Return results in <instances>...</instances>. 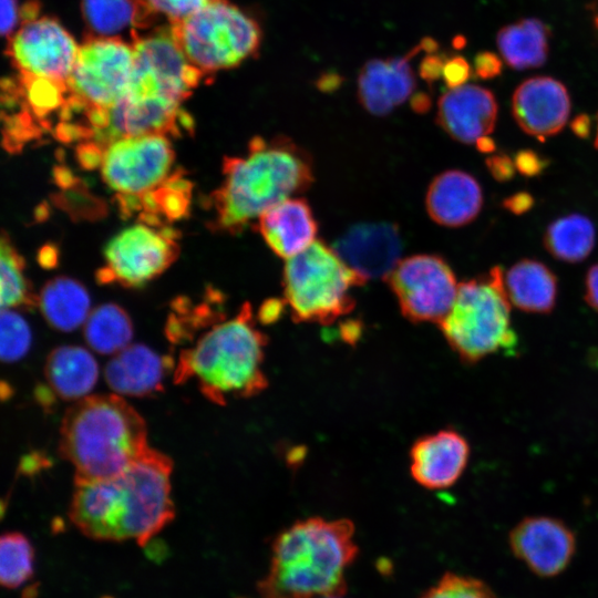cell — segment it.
Instances as JSON below:
<instances>
[{
  "mask_svg": "<svg viewBox=\"0 0 598 598\" xmlns=\"http://www.w3.org/2000/svg\"><path fill=\"white\" fill-rule=\"evenodd\" d=\"M363 283L322 240L288 258L282 271L283 301L298 322L330 324L348 315L354 308L352 290Z\"/></svg>",
  "mask_w": 598,
  "mask_h": 598,
  "instance_id": "obj_7",
  "label": "cell"
},
{
  "mask_svg": "<svg viewBox=\"0 0 598 598\" xmlns=\"http://www.w3.org/2000/svg\"><path fill=\"white\" fill-rule=\"evenodd\" d=\"M532 205V197L528 194H518L505 202V206L514 213H523Z\"/></svg>",
  "mask_w": 598,
  "mask_h": 598,
  "instance_id": "obj_44",
  "label": "cell"
},
{
  "mask_svg": "<svg viewBox=\"0 0 598 598\" xmlns=\"http://www.w3.org/2000/svg\"><path fill=\"white\" fill-rule=\"evenodd\" d=\"M548 29L538 19H524L501 29L497 47L505 62L517 70L544 64L548 54Z\"/></svg>",
  "mask_w": 598,
  "mask_h": 598,
  "instance_id": "obj_28",
  "label": "cell"
},
{
  "mask_svg": "<svg viewBox=\"0 0 598 598\" xmlns=\"http://www.w3.org/2000/svg\"><path fill=\"white\" fill-rule=\"evenodd\" d=\"M483 194L477 181L463 171L442 172L431 182L425 197L430 217L446 227H460L478 215Z\"/></svg>",
  "mask_w": 598,
  "mask_h": 598,
  "instance_id": "obj_23",
  "label": "cell"
},
{
  "mask_svg": "<svg viewBox=\"0 0 598 598\" xmlns=\"http://www.w3.org/2000/svg\"><path fill=\"white\" fill-rule=\"evenodd\" d=\"M223 182L212 195L218 230L239 234L252 220L315 179L310 154L291 138L255 136L245 155L225 157Z\"/></svg>",
  "mask_w": 598,
  "mask_h": 598,
  "instance_id": "obj_2",
  "label": "cell"
},
{
  "mask_svg": "<svg viewBox=\"0 0 598 598\" xmlns=\"http://www.w3.org/2000/svg\"><path fill=\"white\" fill-rule=\"evenodd\" d=\"M172 471V460L150 447L114 477L75 484L69 517L89 538L145 546L175 516Z\"/></svg>",
  "mask_w": 598,
  "mask_h": 598,
  "instance_id": "obj_1",
  "label": "cell"
},
{
  "mask_svg": "<svg viewBox=\"0 0 598 598\" xmlns=\"http://www.w3.org/2000/svg\"><path fill=\"white\" fill-rule=\"evenodd\" d=\"M266 347L267 336L256 327L246 302L236 316L215 322L194 347L182 351L174 381L195 379L203 395L219 405L255 396L268 385L262 368Z\"/></svg>",
  "mask_w": 598,
  "mask_h": 598,
  "instance_id": "obj_5",
  "label": "cell"
},
{
  "mask_svg": "<svg viewBox=\"0 0 598 598\" xmlns=\"http://www.w3.org/2000/svg\"><path fill=\"white\" fill-rule=\"evenodd\" d=\"M508 544L513 555L540 578L564 573L576 551L574 532L550 516L525 517L511 530Z\"/></svg>",
  "mask_w": 598,
  "mask_h": 598,
  "instance_id": "obj_16",
  "label": "cell"
},
{
  "mask_svg": "<svg viewBox=\"0 0 598 598\" xmlns=\"http://www.w3.org/2000/svg\"><path fill=\"white\" fill-rule=\"evenodd\" d=\"M133 337L132 321L120 306L104 303L94 309L84 323L89 347L100 354H115L128 346Z\"/></svg>",
  "mask_w": 598,
  "mask_h": 598,
  "instance_id": "obj_30",
  "label": "cell"
},
{
  "mask_svg": "<svg viewBox=\"0 0 598 598\" xmlns=\"http://www.w3.org/2000/svg\"><path fill=\"white\" fill-rule=\"evenodd\" d=\"M166 135L123 137L102 150L100 167L104 182L121 198L123 208H136L138 198L161 186L174 163Z\"/></svg>",
  "mask_w": 598,
  "mask_h": 598,
  "instance_id": "obj_10",
  "label": "cell"
},
{
  "mask_svg": "<svg viewBox=\"0 0 598 598\" xmlns=\"http://www.w3.org/2000/svg\"><path fill=\"white\" fill-rule=\"evenodd\" d=\"M31 330L27 321L12 309H1L0 355L6 363L22 359L31 346Z\"/></svg>",
  "mask_w": 598,
  "mask_h": 598,
  "instance_id": "obj_34",
  "label": "cell"
},
{
  "mask_svg": "<svg viewBox=\"0 0 598 598\" xmlns=\"http://www.w3.org/2000/svg\"><path fill=\"white\" fill-rule=\"evenodd\" d=\"M354 525L347 518L308 517L272 542L270 565L257 584L261 598L344 596L346 571L358 556Z\"/></svg>",
  "mask_w": 598,
  "mask_h": 598,
  "instance_id": "obj_3",
  "label": "cell"
},
{
  "mask_svg": "<svg viewBox=\"0 0 598 598\" xmlns=\"http://www.w3.org/2000/svg\"><path fill=\"white\" fill-rule=\"evenodd\" d=\"M17 0H1V34L10 37L20 19Z\"/></svg>",
  "mask_w": 598,
  "mask_h": 598,
  "instance_id": "obj_40",
  "label": "cell"
},
{
  "mask_svg": "<svg viewBox=\"0 0 598 598\" xmlns=\"http://www.w3.org/2000/svg\"><path fill=\"white\" fill-rule=\"evenodd\" d=\"M512 111L524 132L544 140L565 126L570 112V100L559 81L549 76H534L515 90Z\"/></svg>",
  "mask_w": 598,
  "mask_h": 598,
  "instance_id": "obj_20",
  "label": "cell"
},
{
  "mask_svg": "<svg viewBox=\"0 0 598 598\" xmlns=\"http://www.w3.org/2000/svg\"><path fill=\"white\" fill-rule=\"evenodd\" d=\"M134 63V48L118 37H89L80 47L68 81L65 115L106 111L127 94Z\"/></svg>",
  "mask_w": 598,
  "mask_h": 598,
  "instance_id": "obj_9",
  "label": "cell"
},
{
  "mask_svg": "<svg viewBox=\"0 0 598 598\" xmlns=\"http://www.w3.org/2000/svg\"><path fill=\"white\" fill-rule=\"evenodd\" d=\"M468 458L467 440L453 429H444L414 442L410 450V472L419 485L443 489L457 482Z\"/></svg>",
  "mask_w": 598,
  "mask_h": 598,
  "instance_id": "obj_18",
  "label": "cell"
},
{
  "mask_svg": "<svg viewBox=\"0 0 598 598\" xmlns=\"http://www.w3.org/2000/svg\"><path fill=\"white\" fill-rule=\"evenodd\" d=\"M431 105L430 99L424 93H419L412 100V106L415 112H425Z\"/></svg>",
  "mask_w": 598,
  "mask_h": 598,
  "instance_id": "obj_45",
  "label": "cell"
},
{
  "mask_svg": "<svg viewBox=\"0 0 598 598\" xmlns=\"http://www.w3.org/2000/svg\"><path fill=\"white\" fill-rule=\"evenodd\" d=\"M332 248L365 283L388 278L401 260L403 240L395 224L360 223L342 234Z\"/></svg>",
  "mask_w": 598,
  "mask_h": 598,
  "instance_id": "obj_17",
  "label": "cell"
},
{
  "mask_svg": "<svg viewBox=\"0 0 598 598\" xmlns=\"http://www.w3.org/2000/svg\"><path fill=\"white\" fill-rule=\"evenodd\" d=\"M585 299L592 309L598 311V264L594 265L587 272Z\"/></svg>",
  "mask_w": 598,
  "mask_h": 598,
  "instance_id": "obj_41",
  "label": "cell"
},
{
  "mask_svg": "<svg viewBox=\"0 0 598 598\" xmlns=\"http://www.w3.org/2000/svg\"><path fill=\"white\" fill-rule=\"evenodd\" d=\"M81 12L91 37L114 38L136 30V6L133 0H82Z\"/></svg>",
  "mask_w": 598,
  "mask_h": 598,
  "instance_id": "obj_31",
  "label": "cell"
},
{
  "mask_svg": "<svg viewBox=\"0 0 598 598\" xmlns=\"http://www.w3.org/2000/svg\"><path fill=\"white\" fill-rule=\"evenodd\" d=\"M475 72L481 79H492L502 71V62L492 52H481L474 60Z\"/></svg>",
  "mask_w": 598,
  "mask_h": 598,
  "instance_id": "obj_38",
  "label": "cell"
},
{
  "mask_svg": "<svg viewBox=\"0 0 598 598\" xmlns=\"http://www.w3.org/2000/svg\"><path fill=\"white\" fill-rule=\"evenodd\" d=\"M421 50L420 42L403 56L372 59L362 66L357 96L370 114L388 115L412 95L416 82L410 61Z\"/></svg>",
  "mask_w": 598,
  "mask_h": 598,
  "instance_id": "obj_19",
  "label": "cell"
},
{
  "mask_svg": "<svg viewBox=\"0 0 598 598\" xmlns=\"http://www.w3.org/2000/svg\"><path fill=\"white\" fill-rule=\"evenodd\" d=\"M573 126L577 134L585 135V133H588L589 121L586 116H581L574 122Z\"/></svg>",
  "mask_w": 598,
  "mask_h": 598,
  "instance_id": "obj_46",
  "label": "cell"
},
{
  "mask_svg": "<svg viewBox=\"0 0 598 598\" xmlns=\"http://www.w3.org/2000/svg\"><path fill=\"white\" fill-rule=\"evenodd\" d=\"M38 303L48 323L60 331H72L85 323L90 315L86 289L68 277L50 280L42 289Z\"/></svg>",
  "mask_w": 598,
  "mask_h": 598,
  "instance_id": "obj_27",
  "label": "cell"
},
{
  "mask_svg": "<svg viewBox=\"0 0 598 598\" xmlns=\"http://www.w3.org/2000/svg\"><path fill=\"white\" fill-rule=\"evenodd\" d=\"M497 103L493 93L474 84L450 89L437 102L436 122L452 138L477 144L494 130Z\"/></svg>",
  "mask_w": 598,
  "mask_h": 598,
  "instance_id": "obj_21",
  "label": "cell"
},
{
  "mask_svg": "<svg viewBox=\"0 0 598 598\" xmlns=\"http://www.w3.org/2000/svg\"><path fill=\"white\" fill-rule=\"evenodd\" d=\"M598 124V122H597ZM595 146L598 148V125H597V135H596V140H595Z\"/></svg>",
  "mask_w": 598,
  "mask_h": 598,
  "instance_id": "obj_49",
  "label": "cell"
},
{
  "mask_svg": "<svg viewBox=\"0 0 598 598\" xmlns=\"http://www.w3.org/2000/svg\"><path fill=\"white\" fill-rule=\"evenodd\" d=\"M34 573V549L21 533H4L0 539V581L6 588H18Z\"/></svg>",
  "mask_w": 598,
  "mask_h": 598,
  "instance_id": "obj_32",
  "label": "cell"
},
{
  "mask_svg": "<svg viewBox=\"0 0 598 598\" xmlns=\"http://www.w3.org/2000/svg\"><path fill=\"white\" fill-rule=\"evenodd\" d=\"M192 121L181 109V102L166 97H124L97 115L91 142L101 150L113 141L150 134H178Z\"/></svg>",
  "mask_w": 598,
  "mask_h": 598,
  "instance_id": "obj_15",
  "label": "cell"
},
{
  "mask_svg": "<svg viewBox=\"0 0 598 598\" xmlns=\"http://www.w3.org/2000/svg\"><path fill=\"white\" fill-rule=\"evenodd\" d=\"M324 598H344V596H330V597H324Z\"/></svg>",
  "mask_w": 598,
  "mask_h": 598,
  "instance_id": "obj_50",
  "label": "cell"
},
{
  "mask_svg": "<svg viewBox=\"0 0 598 598\" xmlns=\"http://www.w3.org/2000/svg\"><path fill=\"white\" fill-rule=\"evenodd\" d=\"M173 361L144 344H128L107 362L104 377L118 395L146 396L163 390Z\"/></svg>",
  "mask_w": 598,
  "mask_h": 598,
  "instance_id": "obj_24",
  "label": "cell"
},
{
  "mask_svg": "<svg viewBox=\"0 0 598 598\" xmlns=\"http://www.w3.org/2000/svg\"><path fill=\"white\" fill-rule=\"evenodd\" d=\"M504 275L494 267L487 276L458 285L455 300L437 324L452 350L468 364L516 344Z\"/></svg>",
  "mask_w": 598,
  "mask_h": 598,
  "instance_id": "obj_6",
  "label": "cell"
},
{
  "mask_svg": "<svg viewBox=\"0 0 598 598\" xmlns=\"http://www.w3.org/2000/svg\"><path fill=\"white\" fill-rule=\"evenodd\" d=\"M169 24L184 55L204 74L256 56L262 40L259 23L228 0H210Z\"/></svg>",
  "mask_w": 598,
  "mask_h": 598,
  "instance_id": "obj_8",
  "label": "cell"
},
{
  "mask_svg": "<svg viewBox=\"0 0 598 598\" xmlns=\"http://www.w3.org/2000/svg\"><path fill=\"white\" fill-rule=\"evenodd\" d=\"M258 230L268 247L281 258H291L315 240L318 223L305 198H287L258 218Z\"/></svg>",
  "mask_w": 598,
  "mask_h": 598,
  "instance_id": "obj_22",
  "label": "cell"
},
{
  "mask_svg": "<svg viewBox=\"0 0 598 598\" xmlns=\"http://www.w3.org/2000/svg\"><path fill=\"white\" fill-rule=\"evenodd\" d=\"M596 230L589 218L570 214L553 221L544 235L546 249L555 258L578 262L585 259L595 245Z\"/></svg>",
  "mask_w": 598,
  "mask_h": 598,
  "instance_id": "obj_29",
  "label": "cell"
},
{
  "mask_svg": "<svg viewBox=\"0 0 598 598\" xmlns=\"http://www.w3.org/2000/svg\"><path fill=\"white\" fill-rule=\"evenodd\" d=\"M102 598H112V597L105 596V597H102Z\"/></svg>",
  "mask_w": 598,
  "mask_h": 598,
  "instance_id": "obj_51",
  "label": "cell"
},
{
  "mask_svg": "<svg viewBox=\"0 0 598 598\" xmlns=\"http://www.w3.org/2000/svg\"><path fill=\"white\" fill-rule=\"evenodd\" d=\"M445 61L443 55L435 52L427 53L420 64V76L427 83L439 80L442 78Z\"/></svg>",
  "mask_w": 598,
  "mask_h": 598,
  "instance_id": "obj_39",
  "label": "cell"
},
{
  "mask_svg": "<svg viewBox=\"0 0 598 598\" xmlns=\"http://www.w3.org/2000/svg\"><path fill=\"white\" fill-rule=\"evenodd\" d=\"M488 166L496 178H508L514 171L513 163L505 156L489 158Z\"/></svg>",
  "mask_w": 598,
  "mask_h": 598,
  "instance_id": "obj_43",
  "label": "cell"
},
{
  "mask_svg": "<svg viewBox=\"0 0 598 598\" xmlns=\"http://www.w3.org/2000/svg\"><path fill=\"white\" fill-rule=\"evenodd\" d=\"M132 44L134 63L128 97L153 96L182 102L205 75L184 55L169 23L146 35L136 32Z\"/></svg>",
  "mask_w": 598,
  "mask_h": 598,
  "instance_id": "obj_11",
  "label": "cell"
},
{
  "mask_svg": "<svg viewBox=\"0 0 598 598\" xmlns=\"http://www.w3.org/2000/svg\"><path fill=\"white\" fill-rule=\"evenodd\" d=\"M338 82V75L337 74H326L319 80V87L321 89H329L330 84L337 85Z\"/></svg>",
  "mask_w": 598,
  "mask_h": 598,
  "instance_id": "obj_47",
  "label": "cell"
},
{
  "mask_svg": "<svg viewBox=\"0 0 598 598\" xmlns=\"http://www.w3.org/2000/svg\"><path fill=\"white\" fill-rule=\"evenodd\" d=\"M504 287L509 302L523 311L548 313L556 303V276L537 260L522 259L513 265L504 275Z\"/></svg>",
  "mask_w": 598,
  "mask_h": 598,
  "instance_id": "obj_26",
  "label": "cell"
},
{
  "mask_svg": "<svg viewBox=\"0 0 598 598\" xmlns=\"http://www.w3.org/2000/svg\"><path fill=\"white\" fill-rule=\"evenodd\" d=\"M79 45L54 19L34 18L9 39L7 53L20 79L68 84Z\"/></svg>",
  "mask_w": 598,
  "mask_h": 598,
  "instance_id": "obj_14",
  "label": "cell"
},
{
  "mask_svg": "<svg viewBox=\"0 0 598 598\" xmlns=\"http://www.w3.org/2000/svg\"><path fill=\"white\" fill-rule=\"evenodd\" d=\"M471 75L468 62L460 55L446 59L442 78L448 89H455L465 84Z\"/></svg>",
  "mask_w": 598,
  "mask_h": 598,
  "instance_id": "obj_37",
  "label": "cell"
},
{
  "mask_svg": "<svg viewBox=\"0 0 598 598\" xmlns=\"http://www.w3.org/2000/svg\"><path fill=\"white\" fill-rule=\"evenodd\" d=\"M159 225L136 224L115 235L104 249L101 282L141 287L168 268L178 255L177 234Z\"/></svg>",
  "mask_w": 598,
  "mask_h": 598,
  "instance_id": "obj_12",
  "label": "cell"
},
{
  "mask_svg": "<svg viewBox=\"0 0 598 598\" xmlns=\"http://www.w3.org/2000/svg\"><path fill=\"white\" fill-rule=\"evenodd\" d=\"M44 375L51 392L62 400L78 401L94 388L99 378V365L85 348L62 346L48 355Z\"/></svg>",
  "mask_w": 598,
  "mask_h": 598,
  "instance_id": "obj_25",
  "label": "cell"
},
{
  "mask_svg": "<svg viewBox=\"0 0 598 598\" xmlns=\"http://www.w3.org/2000/svg\"><path fill=\"white\" fill-rule=\"evenodd\" d=\"M419 598H497V596L483 580L448 571Z\"/></svg>",
  "mask_w": 598,
  "mask_h": 598,
  "instance_id": "obj_35",
  "label": "cell"
},
{
  "mask_svg": "<svg viewBox=\"0 0 598 598\" xmlns=\"http://www.w3.org/2000/svg\"><path fill=\"white\" fill-rule=\"evenodd\" d=\"M1 309L31 307L37 301L24 277V262L10 239L3 234L0 246Z\"/></svg>",
  "mask_w": 598,
  "mask_h": 598,
  "instance_id": "obj_33",
  "label": "cell"
},
{
  "mask_svg": "<svg viewBox=\"0 0 598 598\" xmlns=\"http://www.w3.org/2000/svg\"><path fill=\"white\" fill-rule=\"evenodd\" d=\"M516 165L519 171L527 175L539 172L542 165L539 158L530 152H522L516 158Z\"/></svg>",
  "mask_w": 598,
  "mask_h": 598,
  "instance_id": "obj_42",
  "label": "cell"
},
{
  "mask_svg": "<svg viewBox=\"0 0 598 598\" xmlns=\"http://www.w3.org/2000/svg\"><path fill=\"white\" fill-rule=\"evenodd\" d=\"M142 415L118 394L86 395L61 422L59 453L74 467V483L114 477L150 448Z\"/></svg>",
  "mask_w": 598,
  "mask_h": 598,
  "instance_id": "obj_4",
  "label": "cell"
},
{
  "mask_svg": "<svg viewBox=\"0 0 598 598\" xmlns=\"http://www.w3.org/2000/svg\"><path fill=\"white\" fill-rule=\"evenodd\" d=\"M35 595H37L35 586H31L25 589L22 598H35Z\"/></svg>",
  "mask_w": 598,
  "mask_h": 598,
  "instance_id": "obj_48",
  "label": "cell"
},
{
  "mask_svg": "<svg viewBox=\"0 0 598 598\" xmlns=\"http://www.w3.org/2000/svg\"><path fill=\"white\" fill-rule=\"evenodd\" d=\"M210 0H133L136 6V30L151 27L158 17L168 23L187 17Z\"/></svg>",
  "mask_w": 598,
  "mask_h": 598,
  "instance_id": "obj_36",
  "label": "cell"
},
{
  "mask_svg": "<svg viewBox=\"0 0 598 598\" xmlns=\"http://www.w3.org/2000/svg\"><path fill=\"white\" fill-rule=\"evenodd\" d=\"M385 280L402 315L414 323L439 324L451 309L458 289L448 264L429 254L401 259Z\"/></svg>",
  "mask_w": 598,
  "mask_h": 598,
  "instance_id": "obj_13",
  "label": "cell"
}]
</instances>
